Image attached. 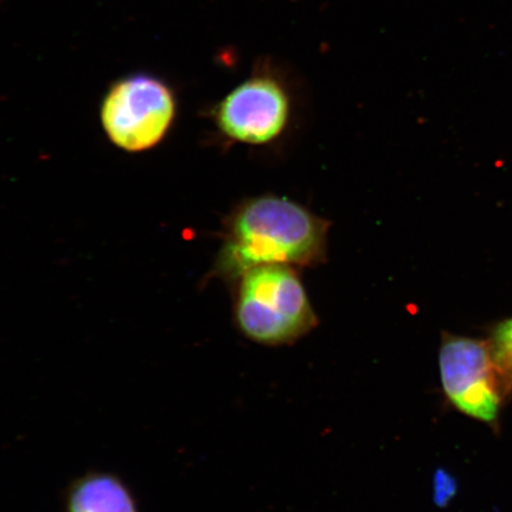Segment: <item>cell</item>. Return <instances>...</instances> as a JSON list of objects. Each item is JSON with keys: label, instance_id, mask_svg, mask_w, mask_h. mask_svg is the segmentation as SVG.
<instances>
[{"label": "cell", "instance_id": "6da1fadb", "mask_svg": "<svg viewBox=\"0 0 512 512\" xmlns=\"http://www.w3.org/2000/svg\"><path fill=\"white\" fill-rule=\"evenodd\" d=\"M331 222L283 196L242 201L224 221L222 242L209 278L229 286L253 268L316 267L328 258Z\"/></svg>", "mask_w": 512, "mask_h": 512}, {"label": "cell", "instance_id": "7a4b0ae2", "mask_svg": "<svg viewBox=\"0 0 512 512\" xmlns=\"http://www.w3.org/2000/svg\"><path fill=\"white\" fill-rule=\"evenodd\" d=\"M233 322L247 341L267 348L296 344L319 325L298 268H253L229 286Z\"/></svg>", "mask_w": 512, "mask_h": 512}, {"label": "cell", "instance_id": "3957f363", "mask_svg": "<svg viewBox=\"0 0 512 512\" xmlns=\"http://www.w3.org/2000/svg\"><path fill=\"white\" fill-rule=\"evenodd\" d=\"M438 366L447 405L498 431L512 390L492 357L488 339L443 332Z\"/></svg>", "mask_w": 512, "mask_h": 512}, {"label": "cell", "instance_id": "277c9868", "mask_svg": "<svg viewBox=\"0 0 512 512\" xmlns=\"http://www.w3.org/2000/svg\"><path fill=\"white\" fill-rule=\"evenodd\" d=\"M177 115L170 87L149 75L114 83L100 108L102 128L118 149L139 153L155 149L168 136Z\"/></svg>", "mask_w": 512, "mask_h": 512}, {"label": "cell", "instance_id": "5b68a950", "mask_svg": "<svg viewBox=\"0 0 512 512\" xmlns=\"http://www.w3.org/2000/svg\"><path fill=\"white\" fill-rule=\"evenodd\" d=\"M290 117L291 104L284 87L266 76L242 82L211 112L224 139L255 146L271 144L283 136Z\"/></svg>", "mask_w": 512, "mask_h": 512}, {"label": "cell", "instance_id": "8992f818", "mask_svg": "<svg viewBox=\"0 0 512 512\" xmlns=\"http://www.w3.org/2000/svg\"><path fill=\"white\" fill-rule=\"evenodd\" d=\"M64 512H140L130 485L117 473L92 470L70 480Z\"/></svg>", "mask_w": 512, "mask_h": 512}, {"label": "cell", "instance_id": "52a82bcc", "mask_svg": "<svg viewBox=\"0 0 512 512\" xmlns=\"http://www.w3.org/2000/svg\"><path fill=\"white\" fill-rule=\"evenodd\" d=\"M488 343L498 369L512 390V317L492 325Z\"/></svg>", "mask_w": 512, "mask_h": 512}, {"label": "cell", "instance_id": "ba28073f", "mask_svg": "<svg viewBox=\"0 0 512 512\" xmlns=\"http://www.w3.org/2000/svg\"><path fill=\"white\" fill-rule=\"evenodd\" d=\"M458 492L456 477L446 470L439 469L433 477V502L439 508H446Z\"/></svg>", "mask_w": 512, "mask_h": 512}]
</instances>
